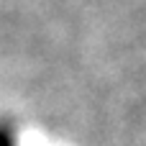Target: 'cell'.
I'll return each instance as SVG.
<instances>
[{"label":"cell","mask_w":146,"mask_h":146,"mask_svg":"<svg viewBox=\"0 0 146 146\" xmlns=\"http://www.w3.org/2000/svg\"><path fill=\"white\" fill-rule=\"evenodd\" d=\"M0 146H15L13 136H10V131H8V128H3V126H0Z\"/></svg>","instance_id":"6da1fadb"}]
</instances>
